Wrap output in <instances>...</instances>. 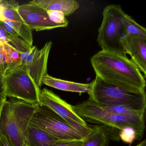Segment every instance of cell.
<instances>
[{
	"label": "cell",
	"mask_w": 146,
	"mask_h": 146,
	"mask_svg": "<svg viewBox=\"0 0 146 146\" xmlns=\"http://www.w3.org/2000/svg\"><path fill=\"white\" fill-rule=\"evenodd\" d=\"M90 62L96 76L106 82L134 92H145V78L127 56L101 50L92 56Z\"/></svg>",
	"instance_id": "1"
},
{
	"label": "cell",
	"mask_w": 146,
	"mask_h": 146,
	"mask_svg": "<svg viewBox=\"0 0 146 146\" xmlns=\"http://www.w3.org/2000/svg\"><path fill=\"white\" fill-rule=\"evenodd\" d=\"M35 106L16 98L6 100L0 116V134L11 146H24L25 134Z\"/></svg>",
	"instance_id": "2"
},
{
	"label": "cell",
	"mask_w": 146,
	"mask_h": 146,
	"mask_svg": "<svg viewBox=\"0 0 146 146\" xmlns=\"http://www.w3.org/2000/svg\"><path fill=\"white\" fill-rule=\"evenodd\" d=\"M90 84L89 100L100 105L121 106L145 112L146 92H136L106 82L97 76Z\"/></svg>",
	"instance_id": "3"
},
{
	"label": "cell",
	"mask_w": 146,
	"mask_h": 146,
	"mask_svg": "<svg viewBox=\"0 0 146 146\" xmlns=\"http://www.w3.org/2000/svg\"><path fill=\"white\" fill-rule=\"evenodd\" d=\"M73 107L77 113L82 118L119 130L125 127H132L135 131L137 140H141L143 137L145 127L144 117L115 114L105 110L90 100Z\"/></svg>",
	"instance_id": "4"
},
{
	"label": "cell",
	"mask_w": 146,
	"mask_h": 146,
	"mask_svg": "<svg viewBox=\"0 0 146 146\" xmlns=\"http://www.w3.org/2000/svg\"><path fill=\"white\" fill-rule=\"evenodd\" d=\"M124 13L119 5H109L104 8L97 40L102 50L127 56L120 42L124 35L121 21Z\"/></svg>",
	"instance_id": "5"
},
{
	"label": "cell",
	"mask_w": 146,
	"mask_h": 146,
	"mask_svg": "<svg viewBox=\"0 0 146 146\" xmlns=\"http://www.w3.org/2000/svg\"><path fill=\"white\" fill-rule=\"evenodd\" d=\"M4 84L7 97L16 98L32 104L39 103L40 88L23 65L6 71Z\"/></svg>",
	"instance_id": "6"
},
{
	"label": "cell",
	"mask_w": 146,
	"mask_h": 146,
	"mask_svg": "<svg viewBox=\"0 0 146 146\" xmlns=\"http://www.w3.org/2000/svg\"><path fill=\"white\" fill-rule=\"evenodd\" d=\"M29 124L61 141L83 140L84 138L79 131L54 112L39 103L35 104Z\"/></svg>",
	"instance_id": "7"
},
{
	"label": "cell",
	"mask_w": 146,
	"mask_h": 146,
	"mask_svg": "<svg viewBox=\"0 0 146 146\" xmlns=\"http://www.w3.org/2000/svg\"><path fill=\"white\" fill-rule=\"evenodd\" d=\"M39 103L54 112L84 137L92 130V127L89 126L84 119L77 113L73 106L51 90L46 88L40 90Z\"/></svg>",
	"instance_id": "8"
},
{
	"label": "cell",
	"mask_w": 146,
	"mask_h": 146,
	"mask_svg": "<svg viewBox=\"0 0 146 146\" xmlns=\"http://www.w3.org/2000/svg\"><path fill=\"white\" fill-rule=\"evenodd\" d=\"M52 46V42L49 41L41 49L32 46L20 54L22 65L24 66L31 78L40 88L47 74L48 62Z\"/></svg>",
	"instance_id": "9"
},
{
	"label": "cell",
	"mask_w": 146,
	"mask_h": 146,
	"mask_svg": "<svg viewBox=\"0 0 146 146\" xmlns=\"http://www.w3.org/2000/svg\"><path fill=\"white\" fill-rule=\"evenodd\" d=\"M18 12L25 24L32 30L42 31L64 28L62 25L52 22L47 11L31 1L19 5Z\"/></svg>",
	"instance_id": "10"
},
{
	"label": "cell",
	"mask_w": 146,
	"mask_h": 146,
	"mask_svg": "<svg viewBox=\"0 0 146 146\" xmlns=\"http://www.w3.org/2000/svg\"><path fill=\"white\" fill-rule=\"evenodd\" d=\"M120 42L126 54L131 57V60L146 78V39L137 36L124 35Z\"/></svg>",
	"instance_id": "11"
},
{
	"label": "cell",
	"mask_w": 146,
	"mask_h": 146,
	"mask_svg": "<svg viewBox=\"0 0 146 146\" xmlns=\"http://www.w3.org/2000/svg\"><path fill=\"white\" fill-rule=\"evenodd\" d=\"M61 141L46 131L29 124L24 140V146H54Z\"/></svg>",
	"instance_id": "12"
},
{
	"label": "cell",
	"mask_w": 146,
	"mask_h": 146,
	"mask_svg": "<svg viewBox=\"0 0 146 146\" xmlns=\"http://www.w3.org/2000/svg\"><path fill=\"white\" fill-rule=\"evenodd\" d=\"M46 11H57L66 17L71 15L78 9L79 5L75 0H34L31 1Z\"/></svg>",
	"instance_id": "13"
},
{
	"label": "cell",
	"mask_w": 146,
	"mask_h": 146,
	"mask_svg": "<svg viewBox=\"0 0 146 146\" xmlns=\"http://www.w3.org/2000/svg\"><path fill=\"white\" fill-rule=\"evenodd\" d=\"M42 84L60 90L80 94L88 93L90 88V84L80 83L65 81L53 77L48 74L44 77Z\"/></svg>",
	"instance_id": "14"
},
{
	"label": "cell",
	"mask_w": 146,
	"mask_h": 146,
	"mask_svg": "<svg viewBox=\"0 0 146 146\" xmlns=\"http://www.w3.org/2000/svg\"><path fill=\"white\" fill-rule=\"evenodd\" d=\"M109 138V132L106 126L95 125L84 137L82 146H106Z\"/></svg>",
	"instance_id": "15"
},
{
	"label": "cell",
	"mask_w": 146,
	"mask_h": 146,
	"mask_svg": "<svg viewBox=\"0 0 146 146\" xmlns=\"http://www.w3.org/2000/svg\"><path fill=\"white\" fill-rule=\"evenodd\" d=\"M124 35H135L146 39V30L126 13L121 18Z\"/></svg>",
	"instance_id": "16"
},
{
	"label": "cell",
	"mask_w": 146,
	"mask_h": 146,
	"mask_svg": "<svg viewBox=\"0 0 146 146\" xmlns=\"http://www.w3.org/2000/svg\"><path fill=\"white\" fill-rule=\"evenodd\" d=\"M3 16L6 20L25 24L18 12V3L15 1H3Z\"/></svg>",
	"instance_id": "17"
},
{
	"label": "cell",
	"mask_w": 146,
	"mask_h": 146,
	"mask_svg": "<svg viewBox=\"0 0 146 146\" xmlns=\"http://www.w3.org/2000/svg\"><path fill=\"white\" fill-rule=\"evenodd\" d=\"M98 105L105 110L118 115L134 117H145V112L135 111L123 106Z\"/></svg>",
	"instance_id": "18"
},
{
	"label": "cell",
	"mask_w": 146,
	"mask_h": 146,
	"mask_svg": "<svg viewBox=\"0 0 146 146\" xmlns=\"http://www.w3.org/2000/svg\"><path fill=\"white\" fill-rule=\"evenodd\" d=\"M3 46L5 51L7 70L21 65V55L17 49L10 43H4Z\"/></svg>",
	"instance_id": "19"
},
{
	"label": "cell",
	"mask_w": 146,
	"mask_h": 146,
	"mask_svg": "<svg viewBox=\"0 0 146 146\" xmlns=\"http://www.w3.org/2000/svg\"><path fill=\"white\" fill-rule=\"evenodd\" d=\"M5 22L11 25L19 35V36L31 46H33V38L32 30L27 25L7 20H6Z\"/></svg>",
	"instance_id": "20"
},
{
	"label": "cell",
	"mask_w": 146,
	"mask_h": 146,
	"mask_svg": "<svg viewBox=\"0 0 146 146\" xmlns=\"http://www.w3.org/2000/svg\"><path fill=\"white\" fill-rule=\"evenodd\" d=\"M119 131V137L124 142L131 143L135 140H137L135 131L132 127H125Z\"/></svg>",
	"instance_id": "21"
},
{
	"label": "cell",
	"mask_w": 146,
	"mask_h": 146,
	"mask_svg": "<svg viewBox=\"0 0 146 146\" xmlns=\"http://www.w3.org/2000/svg\"><path fill=\"white\" fill-rule=\"evenodd\" d=\"M49 19L54 23L60 25L64 28L67 27L69 22L63 13L57 11H47Z\"/></svg>",
	"instance_id": "22"
},
{
	"label": "cell",
	"mask_w": 146,
	"mask_h": 146,
	"mask_svg": "<svg viewBox=\"0 0 146 146\" xmlns=\"http://www.w3.org/2000/svg\"><path fill=\"white\" fill-rule=\"evenodd\" d=\"M11 43L14 45V47L19 52L20 54L29 50L31 46L29 45L20 37H9Z\"/></svg>",
	"instance_id": "23"
},
{
	"label": "cell",
	"mask_w": 146,
	"mask_h": 146,
	"mask_svg": "<svg viewBox=\"0 0 146 146\" xmlns=\"http://www.w3.org/2000/svg\"><path fill=\"white\" fill-rule=\"evenodd\" d=\"M0 25L5 31L9 37H20L19 35L15 31L13 27L5 22L0 21Z\"/></svg>",
	"instance_id": "24"
},
{
	"label": "cell",
	"mask_w": 146,
	"mask_h": 146,
	"mask_svg": "<svg viewBox=\"0 0 146 146\" xmlns=\"http://www.w3.org/2000/svg\"><path fill=\"white\" fill-rule=\"evenodd\" d=\"M7 70L5 51L3 45L0 46V72H6Z\"/></svg>",
	"instance_id": "25"
},
{
	"label": "cell",
	"mask_w": 146,
	"mask_h": 146,
	"mask_svg": "<svg viewBox=\"0 0 146 146\" xmlns=\"http://www.w3.org/2000/svg\"><path fill=\"white\" fill-rule=\"evenodd\" d=\"M83 140H72L64 141L58 143L54 146H82Z\"/></svg>",
	"instance_id": "26"
},
{
	"label": "cell",
	"mask_w": 146,
	"mask_h": 146,
	"mask_svg": "<svg viewBox=\"0 0 146 146\" xmlns=\"http://www.w3.org/2000/svg\"><path fill=\"white\" fill-rule=\"evenodd\" d=\"M0 40H1L3 43H9L11 42V40L5 31L2 29L0 25Z\"/></svg>",
	"instance_id": "27"
},
{
	"label": "cell",
	"mask_w": 146,
	"mask_h": 146,
	"mask_svg": "<svg viewBox=\"0 0 146 146\" xmlns=\"http://www.w3.org/2000/svg\"><path fill=\"white\" fill-rule=\"evenodd\" d=\"M6 72H0V95L5 96V88H4V78Z\"/></svg>",
	"instance_id": "28"
},
{
	"label": "cell",
	"mask_w": 146,
	"mask_h": 146,
	"mask_svg": "<svg viewBox=\"0 0 146 146\" xmlns=\"http://www.w3.org/2000/svg\"><path fill=\"white\" fill-rule=\"evenodd\" d=\"M0 146H11L5 137L0 134Z\"/></svg>",
	"instance_id": "29"
},
{
	"label": "cell",
	"mask_w": 146,
	"mask_h": 146,
	"mask_svg": "<svg viewBox=\"0 0 146 146\" xmlns=\"http://www.w3.org/2000/svg\"><path fill=\"white\" fill-rule=\"evenodd\" d=\"M3 1L0 0V21H5V19L3 16V12H4V5H3Z\"/></svg>",
	"instance_id": "30"
},
{
	"label": "cell",
	"mask_w": 146,
	"mask_h": 146,
	"mask_svg": "<svg viewBox=\"0 0 146 146\" xmlns=\"http://www.w3.org/2000/svg\"><path fill=\"white\" fill-rule=\"evenodd\" d=\"M7 99V97L5 96L0 95V116L1 114V111H2L4 103Z\"/></svg>",
	"instance_id": "31"
},
{
	"label": "cell",
	"mask_w": 146,
	"mask_h": 146,
	"mask_svg": "<svg viewBox=\"0 0 146 146\" xmlns=\"http://www.w3.org/2000/svg\"><path fill=\"white\" fill-rule=\"evenodd\" d=\"M136 146H146V140H144L139 144H137Z\"/></svg>",
	"instance_id": "32"
},
{
	"label": "cell",
	"mask_w": 146,
	"mask_h": 146,
	"mask_svg": "<svg viewBox=\"0 0 146 146\" xmlns=\"http://www.w3.org/2000/svg\"><path fill=\"white\" fill-rule=\"evenodd\" d=\"M3 45V42H2V41H1V40H0V46H2V45Z\"/></svg>",
	"instance_id": "33"
}]
</instances>
